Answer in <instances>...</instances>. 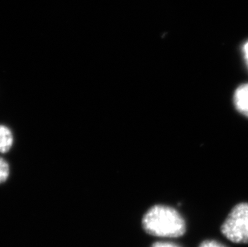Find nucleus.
<instances>
[{
    "instance_id": "nucleus-5",
    "label": "nucleus",
    "mask_w": 248,
    "mask_h": 247,
    "mask_svg": "<svg viewBox=\"0 0 248 247\" xmlns=\"http://www.w3.org/2000/svg\"><path fill=\"white\" fill-rule=\"evenodd\" d=\"M10 176L9 164L0 156V184L6 182Z\"/></svg>"
},
{
    "instance_id": "nucleus-7",
    "label": "nucleus",
    "mask_w": 248,
    "mask_h": 247,
    "mask_svg": "<svg viewBox=\"0 0 248 247\" xmlns=\"http://www.w3.org/2000/svg\"><path fill=\"white\" fill-rule=\"evenodd\" d=\"M151 247H180L172 243H163V242H157L151 246Z\"/></svg>"
},
{
    "instance_id": "nucleus-4",
    "label": "nucleus",
    "mask_w": 248,
    "mask_h": 247,
    "mask_svg": "<svg viewBox=\"0 0 248 247\" xmlns=\"http://www.w3.org/2000/svg\"><path fill=\"white\" fill-rule=\"evenodd\" d=\"M14 137L7 125L0 124V154H7L12 148Z\"/></svg>"
},
{
    "instance_id": "nucleus-1",
    "label": "nucleus",
    "mask_w": 248,
    "mask_h": 247,
    "mask_svg": "<svg viewBox=\"0 0 248 247\" xmlns=\"http://www.w3.org/2000/svg\"><path fill=\"white\" fill-rule=\"evenodd\" d=\"M143 229L150 235L161 238H179L186 231L185 220L168 205H154L142 218Z\"/></svg>"
},
{
    "instance_id": "nucleus-3",
    "label": "nucleus",
    "mask_w": 248,
    "mask_h": 247,
    "mask_svg": "<svg viewBox=\"0 0 248 247\" xmlns=\"http://www.w3.org/2000/svg\"><path fill=\"white\" fill-rule=\"evenodd\" d=\"M234 103L236 109L248 117V83L242 84L234 92Z\"/></svg>"
},
{
    "instance_id": "nucleus-2",
    "label": "nucleus",
    "mask_w": 248,
    "mask_h": 247,
    "mask_svg": "<svg viewBox=\"0 0 248 247\" xmlns=\"http://www.w3.org/2000/svg\"><path fill=\"white\" fill-rule=\"evenodd\" d=\"M221 232L234 243H248V203L235 205L221 226Z\"/></svg>"
},
{
    "instance_id": "nucleus-8",
    "label": "nucleus",
    "mask_w": 248,
    "mask_h": 247,
    "mask_svg": "<svg viewBox=\"0 0 248 247\" xmlns=\"http://www.w3.org/2000/svg\"><path fill=\"white\" fill-rule=\"evenodd\" d=\"M244 53H245V58L248 64V42L244 45Z\"/></svg>"
},
{
    "instance_id": "nucleus-6",
    "label": "nucleus",
    "mask_w": 248,
    "mask_h": 247,
    "mask_svg": "<svg viewBox=\"0 0 248 247\" xmlns=\"http://www.w3.org/2000/svg\"><path fill=\"white\" fill-rule=\"evenodd\" d=\"M199 247H227L222 243L215 240H206L200 244Z\"/></svg>"
}]
</instances>
